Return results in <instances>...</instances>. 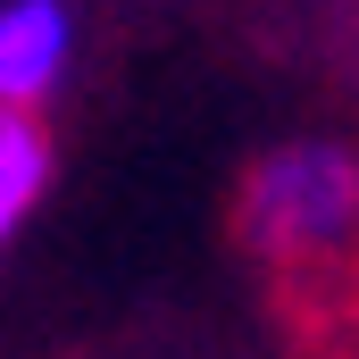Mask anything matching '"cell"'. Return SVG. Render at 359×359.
<instances>
[{"instance_id":"cell-1","label":"cell","mask_w":359,"mask_h":359,"mask_svg":"<svg viewBox=\"0 0 359 359\" xmlns=\"http://www.w3.org/2000/svg\"><path fill=\"white\" fill-rule=\"evenodd\" d=\"M234 217H243V243L276 268L343 259L359 243V151L334 134H292V142L259 151Z\"/></svg>"},{"instance_id":"cell-2","label":"cell","mask_w":359,"mask_h":359,"mask_svg":"<svg viewBox=\"0 0 359 359\" xmlns=\"http://www.w3.org/2000/svg\"><path fill=\"white\" fill-rule=\"evenodd\" d=\"M76 42H84L76 0H0V100L42 109L76 76Z\"/></svg>"},{"instance_id":"cell-3","label":"cell","mask_w":359,"mask_h":359,"mask_svg":"<svg viewBox=\"0 0 359 359\" xmlns=\"http://www.w3.org/2000/svg\"><path fill=\"white\" fill-rule=\"evenodd\" d=\"M50 168L59 151H50L42 109H0V234H25V217L50 192Z\"/></svg>"}]
</instances>
